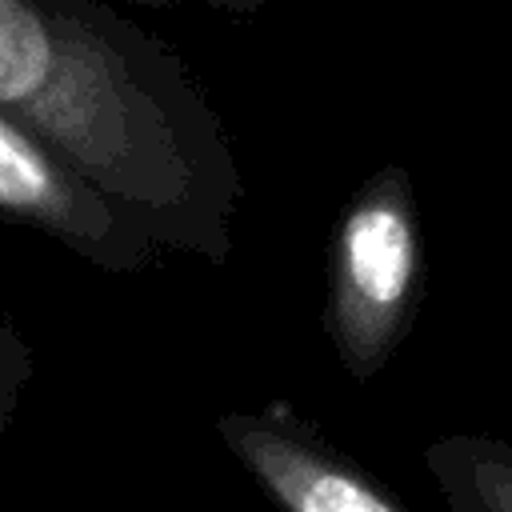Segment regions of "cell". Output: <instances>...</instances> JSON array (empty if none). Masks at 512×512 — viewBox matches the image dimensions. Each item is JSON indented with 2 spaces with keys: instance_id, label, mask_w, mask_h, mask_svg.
<instances>
[{
  "instance_id": "3957f363",
  "label": "cell",
  "mask_w": 512,
  "mask_h": 512,
  "mask_svg": "<svg viewBox=\"0 0 512 512\" xmlns=\"http://www.w3.org/2000/svg\"><path fill=\"white\" fill-rule=\"evenodd\" d=\"M216 432L280 512H408L288 400L232 408Z\"/></svg>"
},
{
  "instance_id": "277c9868",
  "label": "cell",
  "mask_w": 512,
  "mask_h": 512,
  "mask_svg": "<svg viewBox=\"0 0 512 512\" xmlns=\"http://www.w3.org/2000/svg\"><path fill=\"white\" fill-rule=\"evenodd\" d=\"M0 216L64 244L84 264L132 276L164 260V252L124 220L100 192L64 168L32 132L0 112Z\"/></svg>"
},
{
  "instance_id": "7a4b0ae2",
  "label": "cell",
  "mask_w": 512,
  "mask_h": 512,
  "mask_svg": "<svg viewBox=\"0 0 512 512\" xmlns=\"http://www.w3.org/2000/svg\"><path fill=\"white\" fill-rule=\"evenodd\" d=\"M420 212L404 164H380L344 204L328 248L324 336L340 368L368 384L400 352L420 304Z\"/></svg>"
},
{
  "instance_id": "5b68a950",
  "label": "cell",
  "mask_w": 512,
  "mask_h": 512,
  "mask_svg": "<svg viewBox=\"0 0 512 512\" xmlns=\"http://www.w3.org/2000/svg\"><path fill=\"white\" fill-rule=\"evenodd\" d=\"M424 468L448 512H512V440L456 432L424 448Z\"/></svg>"
},
{
  "instance_id": "6da1fadb",
  "label": "cell",
  "mask_w": 512,
  "mask_h": 512,
  "mask_svg": "<svg viewBox=\"0 0 512 512\" xmlns=\"http://www.w3.org/2000/svg\"><path fill=\"white\" fill-rule=\"evenodd\" d=\"M0 112L160 252L232 256L244 184L224 120L156 32L100 0H0Z\"/></svg>"
},
{
  "instance_id": "8992f818",
  "label": "cell",
  "mask_w": 512,
  "mask_h": 512,
  "mask_svg": "<svg viewBox=\"0 0 512 512\" xmlns=\"http://www.w3.org/2000/svg\"><path fill=\"white\" fill-rule=\"evenodd\" d=\"M32 376H36V356L20 336V328L12 324L8 308L0 304V440L16 420L20 400L32 388Z\"/></svg>"
}]
</instances>
